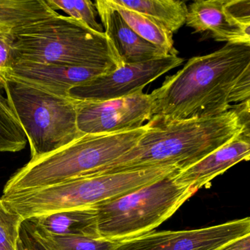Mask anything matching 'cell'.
Instances as JSON below:
<instances>
[{"label": "cell", "instance_id": "6da1fadb", "mask_svg": "<svg viewBox=\"0 0 250 250\" xmlns=\"http://www.w3.org/2000/svg\"><path fill=\"white\" fill-rule=\"evenodd\" d=\"M150 96V124L216 116L250 102V46L227 43L190 58Z\"/></svg>", "mask_w": 250, "mask_h": 250}, {"label": "cell", "instance_id": "7a4b0ae2", "mask_svg": "<svg viewBox=\"0 0 250 250\" xmlns=\"http://www.w3.org/2000/svg\"><path fill=\"white\" fill-rule=\"evenodd\" d=\"M146 125L134 147L96 174L163 166L186 169L250 127V102L216 116Z\"/></svg>", "mask_w": 250, "mask_h": 250}, {"label": "cell", "instance_id": "3957f363", "mask_svg": "<svg viewBox=\"0 0 250 250\" xmlns=\"http://www.w3.org/2000/svg\"><path fill=\"white\" fill-rule=\"evenodd\" d=\"M14 63L29 62L115 70L124 65L104 33L60 14L17 29Z\"/></svg>", "mask_w": 250, "mask_h": 250}, {"label": "cell", "instance_id": "277c9868", "mask_svg": "<svg viewBox=\"0 0 250 250\" xmlns=\"http://www.w3.org/2000/svg\"><path fill=\"white\" fill-rule=\"evenodd\" d=\"M146 130L145 124L130 131L82 135L55 151L30 159L8 180L3 194L43 188L97 173L134 147Z\"/></svg>", "mask_w": 250, "mask_h": 250}, {"label": "cell", "instance_id": "5b68a950", "mask_svg": "<svg viewBox=\"0 0 250 250\" xmlns=\"http://www.w3.org/2000/svg\"><path fill=\"white\" fill-rule=\"evenodd\" d=\"M3 90L30 143L31 159L55 151L83 135L77 127V99L11 79H5Z\"/></svg>", "mask_w": 250, "mask_h": 250}, {"label": "cell", "instance_id": "8992f818", "mask_svg": "<svg viewBox=\"0 0 250 250\" xmlns=\"http://www.w3.org/2000/svg\"><path fill=\"white\" fill-rule=\"evenodd\" d=\"M175 175L93 206L99 236L121 242L152 232L167 220L197 191L175 183Z\"/></svg>", "mask_w": 250, "mask_h": 250}, {"label": "cell", "instance_id": "52a82bcc", "mask_svg": "<svg viewBox=\"0 0 250 250\" xmlns=\"http://www.w3.org/2000/svg\"><path fill=\"white\" fill-rule=\"evenodd\" d=\"M122 180L117 174L79 177L43 188L2 194L1 199L24 221L57 212L93 207L118 198Z\"/></svg>", "mask_w": 250, "mask_h": 250}, {"label": "cell", "instance_id": "ba28073f", "mask_svg": "<svg viewBox=\"0 0 250 250\" xmlns=\"http://www.w3.org/2000/svg\"><path fill=\"white\" fill-rule=\"evenodd\" d=\"M184 59L178 55L125 64L69 90V96L81 101L119 99L143 90L165 73L180 66Z\"/></svg>", "mask_w": 250, "mask_h": 250}, {"label": "cell", "instance_id": "9c48e42d", "mask_svg": "<svg viewBox=\"0 0 250 250\" xmlns=\"http://www.w3.org/2000/svg\"><path fill=\"white\" fill-rule=\"evenodd\" d=\"M151 116V96L143 90L119 99L77 103V127L83 135L137 129Z\"/></svg>", "mask_w": 250, "mask_h": 250}, {"label": "cell", "instance_id": "30bf717a", "mask_svg": "<svg viewBox=\"0 0 250 250\" xmlns=\"http://www.w3.org/2000/svg\"><path fill=\"white\" fill-rule=\"evenodd\" d=\"M250 233V219L188 230L152 231L118 242L113 250H216L227 243Z\"/></svg>", "mask_w": 250, "mask_h": 250}, {"label": "cell", "instance_id": "8fae6325", "mask_svg": "<svg viewBox=\"0 0 250 250\" xmlns=\"http://www.w3.org/2000/svg\"><path fill=\"white\" fill-rule=\"evenodd\" d=\"M187 27L216 42L250 46V5L245 0H197L188 7Z\"/></svg>", "mask_w": 250, "mask_h": 250}, {"label": "cell", "instance_id": "7c38bea8", "mask_svg": "<svg viewBox=\"0 0 250 250\" xmlns=\"http://www.w3.org/2000/svg\"><path fill=\"white\" fill-rule=\"evenodd\" d=\"M109 71L113 70L16 62L5 74V80L11 79L40 87L55 94L70 96L68 93L73 87L84 84Z\"/></svg>", "mask_w": 250, "mask_h": 250}, {"label": "cell", "instance_id": "4fadbf2b", "mask_svg": "<svg viewBox=\"0 0 250 250\" xmlns=\"http://www.w3.org/2000/svg\"><path fill=\"white\" fill-rule=\"evenodd\" d=\"M250 158V128L246 127L229 142L201 160L180 170L174 176V181L198 191L231 167L242 161H249Z\"/></svg>", "mask_w": 250, "mask_h": 250}, {"label": "cell", "instance_id": "5bb4252c", "mask_svg": "<svg viewBox=\"0 0 250 250\" xmlns=\"http://www.w3.org/2000/svg\"><path fill=\"white\" fill-rule=\"evenodd\" d=\"M94 4L104 25V32L113 43L124 65L169 55L133 31L108 0H97Z\"/></svg>", "mask_w": 250, "mask_h": 250}, {"label": "cell", "instance_id": "9a60e30c", "mask_svg": "<svg viewBox=\"0 0 250 250\" xmlns=\"http://www.w3.org/2000/svg\"><path fill=\"white\" fill-rule=\"evenodd\" d=\"M38 229L51 235L100 238L94 207L71 209L27 219Z\"/></svg>", "mask_w": 250, "mask_h": 250}, {"label": "cell", "instance_id": "2e32d148", "mask_svg": "<svg viewBox=\"0 0 250 250\" xmlns=\"http://www.w3.org/2000/svg\"><path fill=\"white\" fill-rule=\"evenodd\" d=\"M115 3L146 16L173 34L186 24L188 6L181 0H112Z\"/></svg>", "mask_w": 250, "mask_h": 250}, {"label": "cell", "instance_id": "e0dca14e", "mask_svg": "<svg viewBox=\"0 0 250 250\" xmlns=\"http://www.w3.org/2000/svg\"><path fill=\"white\" fill-rule=\"evenodd\" d=\"M57 14L46 0H0V33H14Z\"/></svg>", "mask_w": 250, "mask_h": 250}, {"label": "cell", "instance_id": "ac0fdd59", "mask_svg": "<svg viewBox=\"0 0 250 250\" xmlns=\"http://www.w3.org/2000/svg\"><path fill=\"white\" fill-rule=\"evenodd\" d=\"M123 20L139 36L149 43L160 48L167 55H178L174 47L173 34L157 21L132 10L128 9L108 0Z\"/></svg>", "mask_w": 250, "mask_h": 250}, {"label": "cell", "instance_id": "d6986e66", "mask_svg": "<svg viewBox=\"0 0 250 250\" xmlns=\"http://www.w3.org/2000/svg\"><path fill=\"white\" fill-rule=\"evenodd\" d=\"M26 226L46 250H113L118 242L103 238L51 235L38 229L27 220Z\"/></svg>", "mask_w": 250, "mask_h": 250}, {"label": "cell", "instance_id": "ffe728a7", "mask_svg": "<svg viewBox=\"0 0 250 250\" xmlns=\"http://www.w3.org/2000/svg\"><path fill=\"white\" fill-rule=\"evenodd\" d=\"M48 5L55 10H60L75 19L98 33H104L103 27L96 20L95 4L90 0H46Z\"/></svg>", "mask_w": 250, "mask_h": 250}, {"label": "cell", "instance_id": "44dd1931", "mask_svg": "<svg viewBox=\"0 0 250 250\" xmlns=\"http://www.w3.org/2000/svg\"><path fill=\"white\" fill-rule=\"evenodd\" d=\"M24 219L0 197V250H17Z\"/></svg>", "mask_w": 250, "mask_h": 250}, {"label": "cell", "instance_id": "7402d4cb", "mask_svg": "<svg viewBox=\"0 0 250 250\" xmlns=\"http://www.w3.org/2000/svg\"><path fill=\"white\" fill-rule=\"evenodd\" d=\"M27 143L20 123L0 111V152L21 151L25 148Z\"/></svg>", "mask_w": 250, "mask_h": 250}, {"label": "cell", "instance_id": "603a6c76", "mask_svg": "<svg viewBox=\"0 0 250 250\" xmlns=\"http://www.w3.org/2000/svg\"><path fill=\"white\" fill-rule=\"evenodd\" d=\"M14 36L13 33H0V76H5L14 65Z\"/></svg>", "mask_w": 250, "mask_h": 250}, {"label": "cell", "instance_id": "cb8c5ba5", "mask_svg": "<svg viewBox=\"0 0 250 250\" xmlns=\"http://www.w3.org/2000/svg\"><path fill=\"white\" fill-rule=\"evenodd\" d=\"M216 250H250V233L232 240Z\"/></svg>", "mask_w": 250, "mask_h": 250}, {"label": "cell", "instance_id": "d4e9b609", "mask_svg": "<svg viewBox=\"0 0 250 250\" xmlns=\"http://www.w3.org/2000/svg\"><path fill=\"white\" fill-rule=\"evenodd\" d=\"M20 237H21L23 242L28 247L29 250H46L44 247L32 235L24 222L21 225Z\"/></svg>", "mask_w": 250, "mask_h": 250}, {"label": "cell", "instance_id": "484cf974", "mask_svg": "<svg viewBox=\"0 0 250 250\" xmlns=\"http://www.w3.org/2000/svg\"><path fill=\"white\" fill-rule=\"evenodd\" d=\"M0 111L19 122L18 120L17 119L15 115H14V112L8 104L7 98H5L1 92H0Z\"/></svg>", "mask_w": 250, "mask_h": 250}, {"label": "cell", "instance_id": "4316f807", "mask_svg": "<svg viewBox=\"0 0 250 250\" xmlns=\"http://www.w3.org/2000/svg\"><path fill=\"white\" fill-rule=\"evenodd\" d=\"M17 250H29L28 247L26 246V244L23 242L21 240V237H20V240H19L18 244H17Z\"/></svg>", "mask_w": 250, "mask_h": 250}, {"label": "cell", "instance_id": "83f0119b", "mask_svg": "<svg viewBox=\"0 0 250 250\" xmlns=\"http://www.w3.org/2000/svg\"><path fill=\"white\" fill-rule=\"evenodd\" d=\"M4 84H5V80L0 76V89L3 90Z\"/></svg>", "mask_w": 250, "mask_h": 250}]
</instances>
